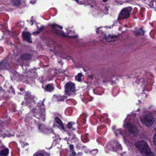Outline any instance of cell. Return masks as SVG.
I'll return each mask as SVG.
<instances>
[{
	"label": "cell",
	"mask_w": 156,
	"mask_h": 156,
	"mask_svg": "<svg viewBox=\"0 0 156 156\" xmlns=\"http://www.w3.org/2000/svg\"><path fill=\"white\" fill-rule=\"evenodd\" d=\"M154 119L151 115H146L142 119V123L148 127H150L153 124Z\"/></svg>",
	"instance_id": "obj_2"
},
{
	"label": "cell",
	"mask_w": 156,
	"mask_h": 156,
	"mask_svg": "<svg viewBox=\"0 0 156 156\" xmlns=\"http://www.w3.org/2000/svg\"><path fill=\"white\" fill-rule=\"evenodd\" d=\"M8 154L9 149L5 146H3V148H0V156H8Z\"/></svg>",
	"instance_id": "obj_3"
},
{
	"label": "cell",
	"mask_w": 156,
	"mask_h": 156,
	"mask_svg": "<svg viewBox=\"0 0 156 156\" xmlns=\"http://www.w3.org/2000/svg\"><path fill=\"white\" fill-rule=\"evenodd\" d=\"M153 142H154V145L155 146L156 145V134L154 135V137H153Z\"/></svg>",
	"instance_id": "obj_8"
},
{
	"label": "cell",
	"mask_w": 156,
	"mask_h": 156,
	"mask_svg": "<svg viewBox=\"0 0 156 156\" xmlns=\"http://www.w3.org/2000/svg\"><path fill=\"white\" fill-rule=\"evenodd\" d=\"M33 156H50V155L45 150H39L35 153Z\"/></svg>",
	"instance_id": "obj_4"
},
{
	"label": "cell",
	"mask_w": 156,
	"mask_h": 156,
	"mask_svg": "<svg viewBox=\"0 0 156 156\" xmlns=\"http://www.w3.org/2000/svg\"><path fill=\"white\" fill-rule=\"evenodd\" d=\"M128 129H129V131L132 133H136L137 132V129L135 128V127H134L133 126H129Z\"/></svg>",
	"instance_id": "obj_6"
},
{
	"label": "cell",
	"mask_w": 156,
	"mask_h": 156,
	"mask_svg": "<svg viewBox=\"0 0 156 156\" xmlns=\"http://www.w3.org/2000/svg\"><path fill=\"white\" fill-rule=\"evenodd\" d=\"M23 36L24 39L26 41L29 42L28 40H30L31 35L30 33H28V32H23Z\"/></svg>",
	"instance_id": "obj_5"
},
{
	"label": "cell",
	"mask_w": 156,
	"mask_h": 156,
	"mask_svg": "<svg viewBox=\"0 0 156 156\" xmlns=\"http://www.w3.org/2000/svg\"><path fill=\"white\" fill-rule=\"evenodd\" d=\"M136 146L140 152L148 155L151 153V149L148 144L143 141H138L136 143Z\"/></svg>",
	"instance_id": "obj_1"
},
{
	"label": "cell",
	"mask_w": 156,
	"mask_h": 156,
	"mask_svg": "<svg viewBox=\"0 0 156 156\" xmlns=\"http://www.w3.org/2000/svg\"><path fill=\"white\" fill-rule=\"evenodd\" d=\"M55 120H56V121H57V122L58 123V124L59 125H60V126H61V127H62V129L64 130V125H63V124L62 123V121H61V119L57 117V118H55Z\"/></svg>",
	"instance_id": "obj_7"
}]
</instances>
